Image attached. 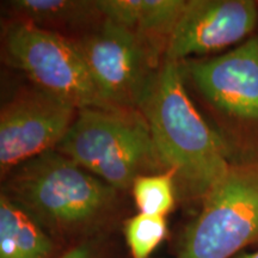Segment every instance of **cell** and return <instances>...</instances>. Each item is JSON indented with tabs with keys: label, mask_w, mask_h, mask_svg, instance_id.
<instances>
[{
	"label": "cell",
	"mask_w": 258,
	"mask_h": 258,
	"mask_svg": "<svg viewBox=\"0 0 258 258\" xmlns=\"http://www.w3.org/2000/svg\"><path fill=\"white\" fill-rule=\"evenodd\" d=\"M234 258H258V250L254 251V252H250V253H240Z\"/></svg>",
	"instance_id": "cell-16"
},
{
	"label": "cell",
	"mask_w": 258,
	"mask_h": 258,
	"mask_svg": "<svg viewBox=\"0 0 258 258\" xmlns=\"http://www.w3.org/2000/svg\"><path fill=\"white\" fill-rule=\"evenodd\" d=\"M5 179L3 192L9 199L60 233L88 230L101 221L117 191L56 150L21 164Z\"/></svg>",
	"instance_id": "cell-2"
},
{
	"label": "cell",
	"mask_w": 258,
	"mask_h": 258,
	"mask_svg": "<svg viewBox=\"0 0 258 258\" xmlns=\"http://www.w3.org/2000/svg\"><path fill=\"white\" fill-rule=\"evenodd\" d=\"M175 180L173 170L138 177L132 188L139 213L165 217L175 206Z\"/></svg>",
	"instance_id": "cell-13"
},
{
	"label": "cell",
	"mask_w": 258,
	"mask_h": 258,
	"mask_svg": "<svg viewBox=\"0 0 258 258\" xmlns=\"http://www.w3.org/2000/svg\"><path fill=\"white\" fill-rule=\"evenodd\" d=\"M99 12L137 36L158 66L165 61L170 38L185 0H97Z\"/></svg>",
	"instance_id": "cell-10"
},
{
	"label": "cell",
	"mask_w": 258,
	"mask_h": 258,
	"mask_svg": "<svg viewBox=\"0 0 258 258\" xmlns=\"http://www.w3.org/2000/svg\"><path fill=\"white\" fill-rule=\"evenodd\" d=\"M167 226L165 217L139 214L127 220L124 234L132 258H148L165 238Z\"/></svg>",
	"instance_id": "cell-14"
},
{
	"label": "cell",
	"mask_w": 258,
	"mask_h": 258,
	"mask_svg": "<svg viewBox=\"0 0 258 258\" xmlns=\"http://www.w3.org/2000/svg\"><path fill=\"white\" fill-rule=\"evenodd\" d=\"M78 108L50 93L23 89L0 111V170L5 178L15 167L55 150L76 120Z\"/></svg>",
	"instance_id": "cell-8"
},
{
	"label": "cell",
	"mask_w": 258,
	"mask_h": 258,
	"mask_svg": "<svg viewBox=\"0 0 258 258\" xmlns=\"http://www.w3.org/2000/svg\"><path fill=\"white\" fill-rule=\"evenodd\" d=\"M258 243V158L231 163L203 199L177 258H234Z\"/></svg>",
	"instance_id": "cell-5"
},
{
	"label": "cell",
	"mask_w": 258,
	"mask_h": 258,
	"mask_svg": "<svg viewBox=\"0 0 258 258\" xmlns=\"http://www.w3.org/2000/svg\"><path fill=\"white\" fill-rule=\"evenodd\" d=\"M179 66L218 118L231 163L258 158V35L225 54Z\"/></svg>",
	"instance_id": "cell-4"
},
{
	"label": "cell",
	"mask_w": 258,
	"mask_h": 258,
	"mask_svg": "<svg viewBox=\"0 0 258 258\" xmlns=\"http://www.w3.org/2000/svg\"><path fill=\"white\" fill-rule=\"evenodd\" d=\"M108 109L140 111L160 67L137 36L104 18L91 34L72 40Z\"/></svg>",
	"instance_id": "cell-7"
},
{
	"label": "cell",
	"mask_w": 258,
	"mask_h": 258,
	"mask_svg": "<svg viewBox=\"0 0 258 258\" xmlns=\"http://www.w3.org/2000/svg\"><path fill=\"white\" fill-rule=\"evenodd\" d=\"M59 258H95V251L90 244H79L71 247Z\"/></svg>",
	"instance_id": "cell-15"
},
{
	"label": "cell",
	"mask_w": 258,
	"mask_h": 258,
	"mask_svg": "<svg viewBox=\"0 0 258 258\" xmlns=\"http://www.w3.org/2000/svg\"><path fill=\"white\" fill-rule=\"evenodd\" d=\"M257 25L258 2L189 0L170 38L165 60L179 63L188 56L243 43Z\"/></svg>",
	"instance_id": "cell-9"
},
{
	"label": "cell",
	"mask_w": 258,
	"mask_h": 258,
	"mask_svg": "<svg viewBox=\"0 0 258 258\" xmlns=\"http://www.w3.org/2000/svg\"><path fill=\"white\" fill-rule=\"evenodd\" d=\"M53 250L40 222L2 192L0 258H49Z\"/></svg>",
	"instance_id": "cell-11"
},
{
	"label": "cell",
	"mask_w": 258,
	"mask_h": 258,
	"mask_svg": "<svg viewBox=\"0 0 258 258\" xmlns=\"http://www.w3.org/2000/svg\"><path fill=\"white\" fill-rule=\"evenodd\" d=\"M15 22L31 24L43 30L82 27L103 16L96 2L89 0H15L9 3Z\"/></svg>",
	"instance_id": "cell-12"
},
{
	"label": "cell",
	"mask_w": 258,
	"mask_h": 258,
	"mask_svg": "<svg viewBox=\"0 0 258 258\" xmlns=\"http://www.w3.org/2000/svg\"><path fill=\"white\" fill-rule=\"evenodd\" d=\"M5 57L42 91L78 109H108L85 60L71 38L22 22H12L4 35Z\"/></svg>",
	"instance_id": "cell-6"
},
{
	"label": "cell",
	"mask_w": 258,
	"mask_h": 258,
	"mask_svg": "<svg viewBox=\"0 0 258 258\" xmlns=\"http://www.w3.org/2000/svg\"><path fill=\"white\" fill-rule=\"evenodd\" d=\"M55 150L115 190L127 189L138 177L164 167L139 110L79 109Z\"/></svg>",
	"instance_id": "cell-3"
},
{
	"label": "cell",
	"mask_w": 258,
	"mask_h": 258,
	"mask_svg": "<svg viewBox=\"0 0 258 258\" xmlns=\"http://www.w3.org/2000/svg\"><path fill=\"white\" fill-rule=\"evenodd\" d=\"M140 111L161 165L175 171L189 199L203 201L230 169L231 160L220 137L186 93L178 62L161 63Z\"/></svg>",
	"instance_id": "cell-1"
}]
</instances>
